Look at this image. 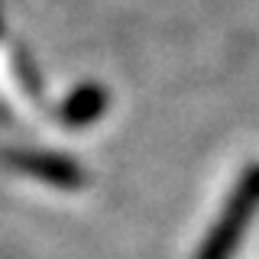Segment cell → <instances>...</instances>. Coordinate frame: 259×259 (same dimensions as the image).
I'll use <instances>...</instances> for the list:
<instances>
[{
	"mask_svg": "<svg viewBox=\"0 0 259 259\" xmlns=\"http://www.w3.org/2000/svg\"><path fill=\"white\" fill-rule=\"evenodd\" d=\"M256 207H259V165H249L246 172H243L240 185L233 188L224 214L217 217L214 230L207 233L198 259H230L233 249L240 246L243 233H246V224H249V217H253Z\"/></svg>",
	"mask_w": 259,
	"mask_h": 259,
	"instance_id": "cell-1",
	"label": "cell"
},
{
	"mask_svg": "<svg viewBox=\"0 0 259 259\" xmlns=\"http://www.w3.org/2000/svg\"><path fill=\"white\" fill-rule=\"evenodd\" d=\"M0 159L10 168L23 175H32L39 182L52 185V188H65L75 191L84 185V168L78 162H71L68 156H59V152H39V149H4Z\"/></svg>",
	"mask_w": 259,
	"mask_h": 259,
	"instance_id": "cell-2",
	"label": "cell"
},
{
	"mask_svg": "<svg viewBox=\"0 0 259 259\" xmlns=\"http://www.w3.org/2000/svg\"><path fill=\"white\" fill-rule=\"evenodd\" d=\"M104 110H107V91H104L101 84H81L68 94V101L62 104V120L68 126L81 130V126L94 123Z\"/></svg>",
	"mask_w": 259,
	"mask_h": 259,
	"instance_id": "cell-3",
	"label": "cell"
}]
</instances>
